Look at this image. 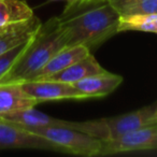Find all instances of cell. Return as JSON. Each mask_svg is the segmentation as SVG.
<instances>
[{"mask_svg": "<svg viewBox=\"0 0 157 157\" xmlns=\"http://www.w3.org/2000/svg\"><path fill=\"white\" fill-rule=\"evenodd\" d=\"M29 40L26 42H23L22 44L15 46V48H11L10 51L6 52L5 54L0 55V80L11 69L12 66L17 61V59L22 56V54L25 52L27 45H28Z\"/></svg>", "mask_w": 157, "mask_h": 157, "instance_id": "obj_15", "label": "cell"}, {"mask_svg": "<svg viewBox=\"0 0 157 157\" xmlns=\"http://www.w3.org/2000/svg\"><path fill=\"white\" fill-rule=\"evenodd\" d=\"M33 148L59 152V147L43 137L25 130L23 127L0 118V150Z\"/></svg>", "mask_w": 157, "mask_h": 157, "instance_id": "obj_5", "label": "cell"}, {"mask_svg": "<svg viewBox=\"0 0 157 157\" xmlns=\"http://www.w3.org/2000/svg\"><path fill=\"white\" fill-rule=\"evenodd\" d=\"M105 71V69H103L101 67L100 63L97 61V59L92 54H88L83 59L75 61L71 66L57 72V73L53 74V75H51L50 78H45V80H54V81L73 84L75 82L81 81V80L88 78L90 75L101 73V72Z\"/></svg>", "mask_w": 157, "mask_h": 157, "instance_id": "obj_12", "label": "cell"}, {"mask_svg": "<svg viewBox=\"0 0 157 157\" xmlns=\"http://www.w3.org/2000/svg\"><path fill=\"white\" fill-rule=\"evenodd\" d=\"M94 1H102V0H72V1H68V2L69 3H78V5H84V3L94 2Z\"/></svg>", "mask_w": 157, "mask_h": 157, "instance_id": "obj_18", "label": "cell"}, {"mask_svg": "<svg viewBox=\"0 0 157 157\" xmlns=\"http://www.w3.org/2000/svg\"><path fill=\"white\" fill-rule=\"evenodd\" d=\"M48 1H59V0H48ZM66 1L68 2V1H72V0H66Z\"/></svg>", "mask_w": 157, "mask_h": 157, "instance_id": "obj_21", "label": "cell"}, {"mask_svg": "<svg viewBox=\"0 0 157 157\" xmlns=\"http://www.w3.org/2000/svg\"><path fill=\"white\" fill-rule=\"evenodd\" d=\"M22 87L30 97L39 101L63 100V99H86L80 90L74 87L73 84L54 80H30L23 82Z\"/></svg>", "mask_w": 157, "mask_h": 157, "instance_id": "obj_6", "label": "cell"}, {"mask_svg": "<svg viewBox=\"0 0 157 157\" xmlns=\"http://www.w3.org/2000/svg\"><path fill=\"white\" fill-rule=\"evenodd\" d=\"M33 16V10L24 0H0V27L18 24Z\"/></svg>", "mask_w": 157, "mask_h": 157, "instance_id": "obj_13", "label": "cell"}, {"mask_svg": "<svg viewBox=\"0 0 157 157\" xmlns=\"http://www.w3.org/2000/svg\"><path fill=\"white\" fill-rule=\"evenodd\" d=\"M129 30L157 33V14L120 15L117 31Z\"/></svg>", "mask_w": 157, "mask_h": 157, "instance_id": "obj_14", "label": "cell"}, {"mask_svg": "<svg viewBox=\"0 0 157 157\" xmlns=\"http://www.w3.org/2000/svg\"><path fill=\"white\" fill-rule=\"evenodd\" d=\"M157 150V122L145 125L114 140H103L99 156Z\"/></svg>", "mask_w": 157, "mask_h": 157, "instance_id": "obj_4", "label": "cell"}, {"mask_svg": "<svg viewBox=\"0 0 157 157\" xmlns=\"http://www.w3.org/2000/svg\"><path fill=\"white\" fill-rule=\"evenodd\" d=\"M41 24V21L35 15L28 21L8 26L0 33V55L31 39Z\"/></svg>", "mask_w": 157, "mask_h": 157, "instance_id": "obj_11", "label": "cell"}, {"mask_svg": "<svg viewBox=\"0 0 157 157\" xmlns=\"http://www.w3.org/2000/svg\"><path fill=\"white\" fill-rule=\"evenodd\" d=\"M37 105L39 101L29 96L21 83H0V117Z\"/></svg>", "mask_w": 157, "mask_h": 157, "instance_id": "obj_9", "label": "cell"}, {"mask_svg": "<svg viewBox=\"0 0 157 157\" xmlns=\"http://www.w3.org/2000/svg\"><path fill=\"white\" fill-rule=\"evenodd\" d=\"M23 128L56 144L60 150V153L94 157L99 156L102 146V140L67 127L41 126Z\"/></svg>", "mask_w": 157, "mask_h": 157, "instance_id": "obj_3", "label": "cell"}, {"mask_svg": "<svg viewBox=\"0 0 157 157\" xmlns=\"http://www.w3.org/2000/svg\"><path fill=\"white\" fill-rule=\"evenodd\" d=\"M136 14H157V0H140L137 3L124 10L120 15Z\"/></svg>", "mask_w": 157, "mask_h": 157, "instance_id": "obj_16", "label": "cell"}, {"mask_svg": "<svg viewBox=\"0 0 157 157\" xmlns=\"http://www.w3.org/2000/svg\"><path fill=\"white\" fill-rule=\"evenodd\" d=\"M68 36L58 16L40 25L25 52L1 78L0 83H23L33 80L57 52L65 48Z\"/></svg>", "mask_w": 157, "mask_h": 157, "instance_id": "obj_2", "label": "cell"}, {"mask_svg": "<svg viewBox=\"0 0 157 157\" xmlns=\"http://www.w3.org/2000/svg\"><path fill=\"white\" fill-rule=\"evenodd\" d=\"M6 28H7V27H0V33H2V31L5 30Z\"/></svg>", "mask_w": 157, "mask_h": 157, "instance_id": "obj_20", "label": "cell"}, {"mask_svg": "<svg viewBox=\"0 0 157 157\" xmlns=\"http://www.w3.org/2000/svg\"><path fill=\"white\" fill-rule=\"evenodd\" d=\"M88 54H90V50L84 45H66L46 63V65L36 74L33 80H45L53 74L71 66L75 61L83 59Z\"/></svg>", "mask_w": 157, "mask_h": 157, "instance_id": "obj_10", "label": "cell"}, {"mask_svg": "<svg viewBox=\"0 0 157 157\" xmlns=\"http://www.w3.org/2000/svg\"><path fill=\"white\" fill-rule=\"evenodd\" d=\"M123 82V78L107 71L97 73L73 83L74 87L87 98L105 97L116 90Z\"/></svg>", "mask_w": 157, "mask_h": 157, "instance_id": "obj_8", "label": "cell"}, {"mask_svg": "<svg viewBox=\"0 0 157 157\" xmlns=\"http://www.w3.org/2000/svg\"><path fill=\"white\" fill-rule=\"evenodd\" d=\"M58 17L67 33V45H84L90 52L118 33L120 13L107 0L84 5L67 2Z\"/></svg>", "mask_w": 157, "mask_h": 157, "instance_id": "obj_1", "label": "cell"}, {"mask_svg": "<svg viewBox=\"0 0 157 157\" xmlns=\"http://www.w3.org/2000/svg\"><path fill=\"white\" fill-rule=\"evenodd\" d=\"M107 1L121 14L124 10L137 3L140 0H107Z\"/></svg>", "mask_w": 157, "mask_h": 157, "instance_id": "obj_17", "label": "cell"}, {"mask_svg": "<svg viewBox=\"0 0 157 157\" xmlns=\"http://www.w3.org/2000/svg\"><path fill=\"white\" fill-rule=\"evenodd\" d=\"M156 107L157 103L146 105L142 109L136 110V111L127 114L101 118L103 124L107 127L108 133H109L108 140L117 139L125 133L139 129L145 125L155 123V121L153 120V116H154Z\"/></svg>", "mask_w": 157, "mask_h": 157, "instance_id": "obj_7", "label": "cell"}, {"mask_svg": "<svg viewBox=\"0 0 157 157\" xmlns=\"http://www.w3.org/2000/svg\"><path fill=\"white\" fill-rule=\"evenodd\" d=\"M153 120H154L155 122H157V107H156V110H155V112H154V116H153Z\"/></svg>", "mask_w": 157, "mask_h": 157, "instance_id": "obj_19", "label": "cell"}]
</instances>
